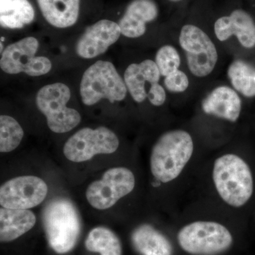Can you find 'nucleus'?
<instances>
[{
  "label": "nucleus",
  "instance_id": "nucleus-1",
  "mask_svg": "<svg viewBox=\"0 0 255 255\" xmlns=\"http://www.w3.org/2000/svg\"><path fill=\"white\" fill-rule=\"evenodd\" d=\"M194 150V140L187 130L174 129L164 132L151 151L152 175L162 183L177 179L190 161Z\"/></svg>",
  "mask_w": 255,
  "mask_h": 255
},
{
  "label": "nucleus",
  "instance_id": "nucleus-2",
  "mask_svg": "<svg viewBox=\"0 0 255 255\" xmlns=\"http://www.w3.org/2000/svg\"><path fill=\"white\" fill-rule=\"evenodd\" d=\"M213 180L221 199L232 207L246 205L253 196L254 182L251 169L236 154H225L216 159Z\"/></svg>",
  "mask_w": 255,
  "mask_h": 255
},
{
  "label": "nucleus",
  "instance_id": "nucleus-3",
  "mask_svg": "<svg viewBox=\"0 0 255 255\" xmlns=\"http://www.w3.org/2000/svg\"><path fill=\"white\" fill-rule=\"evenodd\" d=\"M43 223L50 248L58 254H65L75 248L81 231L78 211L71 201L57 199L45 208Z\"/></svg>",
  "mask_w": 255,
  "mask_h": 255
},
{
  "label": "nucleus",
  "instance_id": "nucleus-4",
  "mask_svg": "<svg viewBox=\"0 0 255 255\" xmlns=\"http://www.w3.org/2000/svg\"><path fill=\"white\" fill-rule=\"evenodd\" d=\"M178 42L190 75L206 79L214 73L219 63V50L204 29L197 25L186 23L181 28Z\"/></svg>",
  "mask_w": 255,
  "mask_h": 255
},
{
  "label": "nucleus",
  "instance_id": "nucleus-5",
  "mask_svg": "<svg viewBox=\"0 0 255 255\" xmlns=\"http://www.w3.org/2000/svg\"><path fill=\"white\" fill-rule=\"evenodd\" d=\"M128 90L124 78L109 61L96 62L87 69L80 83V96L85 105L92 106L106 99L112 103L123 101Z\"/></svg>",
  "mask_w": 255,
  "mask_h": 255
},
{
  "label": "nucleus",
  "instance_id": "nucleus-6",
  "mask_svg": "<svg viewBox=\"0 0 255 255\" xmlns=\"http://www.w3.org/2000/svg\"><path fill=\"white\" fill-rule=\"evenodd\" d=\"M177 241L183 251L193 255H216L227 251L233 238L227 228L214 221H195L179 231Z\"/></svg>",
  "mask_w": 255,
  "mask_h": 255
},
{
  "label": "nucleus",
  "instance_id": "nucleus-7",
  "mask_svg": "<svg viewBox=\"0 0 255 255\" xmlns=\"http://www.w3.org/2000/svg\"><path fill=\"white\" fill-rule=\"evenodd\" d=\"M70 97V88L60 82L46 85L37 93V107L46 117L52 131L56 133L70 131L81 122L78 111L67 107Z\"/></svg>",
  "mask_w": 255,
  "mask_h": 255
},
{
  "label": "nucleus",
  "instance_id": "nucleus-8",
  "mask_svg": "<svg viewBox=\"0 0 255 255\" xmlns=\"http://www.w3.org/2000/svg\"><path fill=\"white\" fill-rule=\"evenodd\" d=\"M119 146L118 137L108 128H84L67 140L63 153L72 162H82L97 155L113 153Z\"/></svg>",
  "mask_w": 255,
  "mask_h": 255
},
{
  "label": "nucleus",
  "instance_id": "nucleus-9",
  "mask_svg": "<svg viewBox=\"0 0 255 255\" xmlns=\"http://www.w3.org/2000/svg\"><path fill=\"white\" fill-rule=\"evenodd\" d=\"M39 43L34 37H26L11 43L2 52L0 67L11 75L23 73L31 77L49 73L52 64L44 56H36Z\"/></svg>",
  "mask_w": 255,
  "mask_h": 255
},
{
  "label": "nucleus",
  "instance_id": "nucleus-10",
  "mask_svg": "<svg viewBox=\"0 0 255 255\" xmlns=\"http://www.w3.org/2000/svg\"><path fill=\"white\" fill-rule=\"evenodd\" d=\"M135 185V176L130 169L114 167L108 169L100 180L89 185L86 191L87 199L96 209H108L122 198L130 194Z\"/></svg>",
  "mask_w": 255,
  "mask_h": 255
},
{
  "label": "nucleus",
  "instance_id": "nucleus-11",
  "mask_svg": "<svg viewBox=\"0 0 255 255\" xmlns=\"http://www.w3.org/2000/svg\"><path fill=\"white\" fill-rule=\"evenodd\" d=\"M48 194V186L36 176L13 178L0 188V204L10 209H29L41 204Z\"/></svg>",
  "mask_w": 255,
  "mask_h": 255
},
{
  "label": "nucleus",
  "instance_id": "nucleus-12",
  "mask_svg": "<svg viewBox=\"0 0 255 255\" xmlns=\"http://www.w3.org/2000/svg\"><path fill=\"white\" fill-rule=\"evenodd\" d=\"M214 33L215 38L221 43L236 38L243 48H255V21L246 10L236 9L218 18L214 22Z\"/></svg>",
  "mask_w": 255,
  "mask_h": 255
},
{
  "label": "nucleus",
  "instance_id": "nucleus-13",
  "mask_svg": "<svg viewBox=\"0 0 255 255\" xmlns=\"http://www.w3.org/2000/svg\"><path fill=\"white\" fill-rule=\"evenodd\" d=\"M122 35L119 23L102 19L89 26L77 42L76 53L85 59L105 53Z\"/></svg>",
  "mask_w": 255,
  "mask_h": 255
},
{
  "label": "nucleus",
  "instance_id": "nucleus-14",
  "mask_svg": "<svg viewBox=\"0 0 255 255\" xmlns=\"http://www.w3.org/2000/svg\"><path fill=\"white\" fill-rule=\"evenodd\" d=\"M201 108L206 115L236 123L241 117L243 101L241 96L231 85H219L204 96Z\"/></svg>",
  "mask_w": 255,
  "mask_h": 255
},
{
  "label": "nucleus",
  "instance_id": "nucleus-15",
  "mask_svg": "<svg viewBox=\"0 0 255 255\" xmlns=\"http://www.w3.org/2000/svg\"><path fill=\"white\" fill-rule=\"evenodd\" d=\"M159 8L154 0H132L119 20L122 34L129 38H140L145 34L147 23L157 18Z\"/></svg>",
  "mask_w": 255,
  "mask_h": 255
},
{
  "label": "nucleus",
  "instance_id": "nucleus-16",
  "mask_svg": "<svg viewBox=\"0 0 255 255\" xmlns=\"http://www.w3.org/2000/svg\"><path fill=\"white\" fill-rule=\"evenodd\" d=\"M161 78L155 60L150 59L130 64L124 75L128 92L137 103H142L147 99L150 87L159 83Z\"/></svg>",
  "mask_w": 255,
  "mask_h": 255
},
{
  "label": "nucleus",
  "instance_id": "nucleus-17",
  "mask_svg": "<svg viewBox=\"0 0 255 255\" xmlns=\"http://www.w3.org/2000/svg\"><path fill=\"white\" fill-rule=\"evenodd\" d=\"M45 19L56 28L73 26L80 14V0H36Z\"/></svg>",
  "mask_w": 255,
  "mask_h": 255
},
{
  "label": "nucleus",
  "instance_id": "nucleus-18",
  "mask_svg": "<svg viewBox=\"0 0 255 255\" xmlns=\"http://www.w3.org/2000/svg\"><path fill=\"white\" fill-rule=\"evenodd\" d=\"M36 216L29 210L0 209V241L7 243L17 239L33 228Z\"/></svg>",
  "mask_w": 255,
  "mask_h": 255
},
{
  "label": "nucleus",
  "instance_id": "nucleus-19",
  "mask_svg": "<svg viewBox=\"0 0 255 255\" xmlns=\"http://www.w3.org/2000/svg\"><path fill=\"white\" fill-rule=\"evenodd\" d=\"M132 246L142 255H172L170 242L150 225L144 224L134 230Z\"/></svg>",
  "mask_w": 255,
  "mask_h": 255
},
{
  "label": "nucleus",
  "instance_id": "nucleus-20",
  "mask_svg": "<svg viewBox=\"0 0 255 255\" xmlns=\"http://www.w3.org/2000/svg\"><path fill=\"white\" fill-rule=\"evenodd\" d=\"M35 17V11L28 0H0V24L2 27L21 28Z\"/></svg>",
  "mask_w": 255,
  "mask_h": 255
},
{
  "label": "nucleus",
  "instance_id": "nucleus-21",
  "mask_svg": "<svg viewBox=\"0 0 255 255\" xmlns=\"http://www.w3.org/2000/svg\"><path fill=\"white\" fill-rule=\"evenodd\" d=\"M227 78L230 85L246 98L255 97V67L242 59L233 60L228 65Z\"/></svg>",
  "mask_w": 255,
  "mask_h": 255
},
{
  "label": "nucleus",
  "instance_id": "nucleus-22",
  "mask_svg": "<svg viewBox=\"0 0 255 255\" xmlns=\"http://www.w3.org/2000/svg\"><path fill=\"white\" fill-rule=\"evenodd\" d=\"M85 247L87 251L101 255H122L120 240L107 228L97 227L92 230L85 241Z\"/></svg>",
  "mask_w": 255,
  "mask_h": 255
},
{
  "label": "nucleus",
  "instance_id": "nucleus-23",
  "mask_svg": "<svg viewBox=\"0 0 255 255\" xmlns=\"http://www.w3.org/2000/svg\"><path fill=\"white\" fill-rule=\"evenodd\" d=\"M23 130L17 121L9 116L0 117V152L15 150L22 140Z\"/></svg>",
  "mask_w": 255,
  "mask_h": 255
},
{
  "label": "nucleus",
  "instance_id": "nucleus-24",
  "mask_svg": "<svg viewBox=\"0 0 255 255\" xmlns=\"http://www.w3.org/2000/svg\"><path fill=\"white\" fill-rule=\"evenodd\" d=\"M155 62L163 78L182 69V55L173 45L161 46L156 53Z\"/></svg>",
  "mask_w": 255,
  "mask_h": 255
},
{
  "label": "nucleus",
  "instance_id": "nucleus-25",
  "mask_svg": "<svg viewBox=\"0 0 255 255\" xmlns=\"http://www.w3.org/2000/svg\"><path fill=\"white\" fill-rule=\"evenodd\" d=\"M163 86L169 93L182 94L190 87V78L180 69L163 78Z\"/></svg>",
  "mask_w": 255,
  "mask_h": 255
},
{
  "label": "nucleus",
  "instance_id": "nucleus-26",
  "mask_svg": "<svg viewBox=\"0 0 255 255\" xmlns=\"http://www.w3.org/2000/svg\"><path fill=\"white\" fill-rule=\"evenodd\" d=\"M147 99L154 107H162L167 102V90L161 84H155L147 92Z\"/></svg>",
  "mask_w": 255,
  "mask_h": 255
},
{
  "label": "nucleus",
  "instance_id": "nucleus-27",
  "mask_svg": "<svg viewBox=\"0 0 255 255\" xmlns=\"http://www.w3.org/2000/svg\"><path fill=\"white\" fill-rule=\"evenodd\" d=\"M168 1H170V2L177 3L179 2V1H182V0H168Z\"/></svg>",
  "mask_w": 255,
  "mask_h": 255
}]
</instances>
